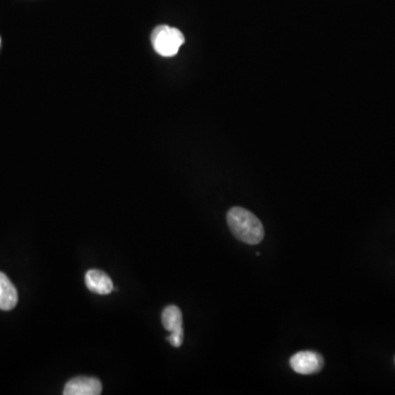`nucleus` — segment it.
Listing matches in <instances>:
<instances>
[{"instance_id":"obj_1","label":"nucleus","mask_w":395,"mask_h":395,"mask_svg":"<svg viewBox=\"0 0 395 395\" xmlns=\"http://www.w3.org/2000/svg\"><path fill=\"white\" fill-rule=\"evenodd\" d=\"M226 220L233 235L240 242L250 245H257L264 240L265 230L263 223L246 209L234 207L228 211Z\"/></svg>"},{"instance_id":"obj_6","label":"nucleus","mask_w":395,"mask_h":395,"mask_svg":"<svg viewBox=\"0 0 395 395\" xmlns=\"http://www.w3.org/2000/svg\"><path fill=\"white\" fill-rule=\"evenodd\" d=\"M17 303V289L5 273H0V310H13Z\"/></svg>"},{"instance_id":"obj_7","label":"nucleus","mask_w":395,"mask_h":395,"mask_svg":"<svg viewBox=\"0 0 395 395\" xmlns=\"http://www.w3.org/2000/svg\"><path fill=\"white\" fill-rule=\"evenodd\" d=\"M162 322L165 330L170 333H178L183 332V314L181 309L176 305H169L162 314Z\"/></svg>"},{"instance_id":"obj_4","label":"nucleus","mask_w":395,"mask_h":395,"mask_svg":"<svg viewBox=\"0 0 395 395\" xmlns=\"http://www.w3.org/2000/svg\"><path fill=\"white\" fill-rule=\"evenodd\" d=\"M103 391L101 381L91 377H77L66 383L64 395H99Z\"/></svg>"},{"instance_id":"obj_2","label":"nucleus","mask_w":395,"mask_h":395,"mask_svg":"<svg viewBox=\"0 0 395 395\" xmlns=\"http://www.w3.org/2000/svg\"><path fill=\"white\" fill-rule=\"evenodd\" d=\"M150 41L153 48L160 56L171 58L177 54L181 46L185 43V37L177 28L164 25H158L153 30Z\"/></svg>"},{"instance_id":"obj_8","label":"nucleus","mask_w":395,"mask_h":395,"mask_svg":"<svg viewBox=\"0 0 395 395\" xmlns=\"http://www.w3.org/2000/svg\"><path fill=\"white\" fill-rule=\"evenodd\" d=\"M167 340L174 347H181L183 343V332L170 333V335L167 337Z\"/></svg>"},{"instance_id":"obj_3","label":"nucleus","mask_w":395,"mask_h":395,"mask_svg":"<svg viewBox=\"0 0 395 395\" xmlns=\"http://www.w3.org/2000/svg\"><path fill=\"white\" fill-rule=\"evenodd\" d=\"M290 365L299 375H313L322 370L324 359L316 351H300L291 357Z\"/></svg>"},{"instance_id":"obj_5","label":"nucleus","mask_w":395,"mask_h":395,"mask_svg":"<svg viewBox=\"0 0 395 395\" xmlns=\"http://www.w3.org/2000/svg\"><path fill=\"white\" fill-rule=\"evenodd\" d=\"M85 283L87 288L96 294H110L115 289L110 277L98 269H91L86 273Z\"/></svg>"}]
</instances>
